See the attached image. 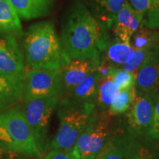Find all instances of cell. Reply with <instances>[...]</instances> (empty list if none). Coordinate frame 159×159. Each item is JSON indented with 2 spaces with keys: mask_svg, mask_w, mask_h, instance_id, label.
<instances>
[{
  "mask_svg": "<svg viewBox=\"0 0 159 159\" xmlns=\"http://www.w3.org/2000/svg\"><path fill=\"white\" fill-rule=\"evenodd\" d=\"M59 126L51 140L49 150L71 151L88 125L96 105L77 102L63 96L57 105Z\"/></svg>",
  "mask_w": 159,
  "mask_h": 159,
  "instance_id": "3957f363",
  "label": "cell"
},
{
  "mask_svg": "<svg viewBox=\"0 0 159 159\" xmlns=\"http://www.w3.org/2000/svg\"><path fill=\"white\" fill-rule=\"evenodd\" d=\"M20 39L26 64L30 69L61 70L71 61L50 21L29 26Z\"/></svg>",
  "mask_w": 159,
  "mask_h": 159,
  "instance_id": "7a4b0ae2",
  "label": "cell"
},
{
  "mask_svg": "<svg viewBox=\"0 0 159 159\" xmlns=\"http://www.w3.org/2000/svg\"><path fill=\"white\" fill-rule=\"evenodd\" d=\"M154 4L156 5H159V0H153Z\"/></svg>",
  "mask_w": 159,
  "mask_h": 159,
  "instance_id": "d6a6232c",
  "label": "cell"
},
{
  "mask_svg": "<svg viewBox=\"0 0 159 159\" xmlns=\"http://www.w3.org/2000/svg\"><path fill=\"white\" fill-rule=\"evenodd\" d=\"M16 159H42L37 158V157H33V156H25V155H19L17 157Z\"/></svg>",
  "mask_w": 159,
  "mask_h": 159,
  "instance_id": "1f68e13d",
  "label": "cell"
},
{
  "mask_svg": "<svg viewBox=\"0 0 159 159\" xmlns=\"http://www.w3.org/2000/svg\"><path fill=\"white\" fill-rule=\"evenodd\" d=\"M19 37L0 34V75L24 77L26 62Z\"/></svg>",
  "mask_w": 159,
  "mask_h": 159,
  "instance_id": "9c48e42d",
  "label": "cell"
},
{
  "mask_svg": "<svg viewBox=\"0 0 159 159\" xmlns=\"http://www.w3.org/2000/svg\"><path fill=\"white\" fill-rule=\"evenodd\" d=\"M99 62L89 59L71 60L61 69L63 96L70 94L77 85L96 70Z\"/></svg>",
  "mask_w": 159,
  "mask_h": 159,
  "instance_id": "7c38bea8",
  "label": "cell"
},
{
  "mask_svg": "<svg viewBox=\"0 0 159 159\" xmlns=\"http://www.w3.org/2000/svg\"><path fill=\"white\" fill-rule=\"evenodd\" d=\"M159 42L158 30L140 27L133 34L130 41L131 47L136 49L151 48Z\"/></svg>",
  "mask_w": 159,
  "mask_h": 159,
  "instance_id": "44dd1931",
  "label": "cell"
},
{
  "mask_svg": "<svg viewBox=\"0 0 159 159\" xmlns=\"http://www.w3.org/2000/svg\"><path fill=\"white\" fill-rule=\"evenodd\" d=\"M119 91L118 86L110 76L99 78L96 108L99 111H108L118 97Z\"/></svg>",
  "mask_w": 159,
  "mask_h": 159,
  "instance_id": "d6986e66",
  "label": "cell"
},
{
  "mask_svg": "<svg viewBox=\"0 0 159 159\" xmlns=\"http://www.w3.org/2000/svg\"><path fill=\"white\" fill-rule=\"evenodd\" d=\"M23 32L21 19L9 0H0V34L20 38Z\"/></svg>",
  "mask_w": 159,
  "mask_h": 159,
  "instance_id": "e0dca14e",
  "label": "cell"
},
{
  "mask_svg": "<svg viewBox=\"0 0 159 159\" xmlns=\"http://www.w3.org/2000/svg\"><path fill=\"white\" fill-rule=\"evenodd\" d=\"M42 159H77L71 151L49 150L43 156Z\"/></svg>",
  "mask_w": 159,
  "mask_h": 159,
  "instance_id": "f546056e",
  "label": "cell"
},
{
  "mask_svg": "<svg viewBox=\"0 0 159 159\" xmlns=\"http://www.w3.org/2000/svg\"><path fill=\"white\" fill-rule=\"evenodd\" d=\"M63 96L61 70L30 69L26 70L23 80L21 100Z\"/></svg>",
  "mask_w": 159,
  "mask_h": 159,
  "instance_id": "52a82bcc",
  "label": "cell"
},
{
  "mask_svg": "<svg viewBox=\"0 0 159 159\" xmlns=\"http://www.w3.org/2000/svg\"><path fill=\"white\" fill-rule=\"evenodd\" d=\"M110 77L119 90H127L135 85L136 75L124 70L122 68H114Z\"/></svg>",
  "mask_w": 159,
  "mask_h": 159,
  "instance_id": "d4e9b609",
  "label": "cell"
},
{
  "mask_svg": "<svg viewBox=\"0 0 159 159\" xmlns=\"http://www.w3.org/2000/svg\"><path fill=\"white\" fill-rule=\"evenodd\" d=\"M143 16L131 7L128 1L118 12L112 28L114 35L119 41L130 43L131 37L141 27Z\"/></svg>",
  "mask_w": 159,
  "mask_h": 159,
  "instance_id": "4fadbf2b",
  "label": "cell"
},
{
  "mask_svg": "<svg viewBox=\"0 0 159 159\" xmlns=\"http://www.w3.org/2000/svg\"><path fill=\"white\" fill-rule=\"evenodd\" d=\"M148 136L153 140L159 142V99L155 106L153 121Z\"/></svg>",
  "mask_w": 159,
  "mask_h": 159,
  "instance_id": "f1b7e54d",
  "label": "cell"
},
{
  "mask_svg": "<svg viewBox=\"0 0 159 159\" xmlns=\"http://www.w3.org/2000/svg\"><path fill=\"white\" fill-rule=\"evenodd\" d=\"M136 94L137 92L135 85L130 89L120 90L116 101L108 108V114L114 116L124 114L130 108Z\"/></svg>",
  "mask_w": 159,
  "mask_h": 159,
  "instance_id": "7402d4cb",
  "label": "cell"
},
{
  "mask_svg": "<svg viewBox=\"0 0 159 159\" xmlns=\"http://www.w3.org/2000/svg\"><path fill=\"white\" fill-rule=\"evenodd\" d=\"M134 51L130 43H127L117 39L111 41L103 52L102 55L109 60L113 66L116 68H122L130 55Z\"/></svg>",
  "mask_w": 159,
  "mask_h": 159,
  "instance_id": "ffe728a7",
  "label": "cell"
},
{
  "mask_svg": "<svg viewBox=\"0 0 159 159\" xmlns=\"http://www.w3.org/2000/svg\"><path fill=\"white\" fill-rule=\"evenodd\" d=\"M99 25L109 32L114 25L115 18L127 0H82Z\"/></svg>",
  "mask_w": 159,
  "mask_h": 159,
  "instance_id": "5bb4252c",
  "label": "cell"
},
{
  "mask_svg": "<svg viewBox=\"0 0 159 159\" xmlns=\"http://www.w3.org/2000/svg\"><path fill=\"white\" fill-rule=\"evenodd\" d=\"M20 19L33 20L47 16L54 8L55 0H9Z\"/></svg>",
  "mask_w": 159,
  "mask_h": 159,
  "instance_id": "9a60e30c",
  "label": "cell"
},
{
  "mask_svg": "<svg viewBox=\"0 0 159 159\" xmlns=\"http://www.w3.org/2000/svg\"><path fill=\"white\" fill-rule=\"evenodd\" d=\"M122 125L123 122L117 116L95 108L88 125L77 139L72 152L77 159H94Z\"/></svg>",
  "mask_w": 159,
  "mask_h": 159,
  "instance_id": "5b68a950",
  "label": "cell"
},
{
  "mask_svg": "<svg viewBox=\"0 0 159 159\" xmlns=\"http://www.w3.org/2000/svg\"><path fill=\"white\" fill-rule=\"evenodd\" d=\"M0 147L20 155L43 158L25 117L23 103L0 113Z\"/></svg>",
  "mask_w": 159,
  "mask_h": 159,
  "instance_id": "277c9868",
  "label": "cell"
},
{
  "mask_svg": "<svg viewBox=\"0 0 159 159\" xmlns=\"http://www.w3.org/2000/svg\"><path fill=\"white\" fill-rule=\"evenodd\" d=\"M141 27L159 30V5H154L143 15Z\"/></svg>",
  "mask_w": 159,
  "mask_h": 159,
  "instance_id": "484cf974",
  "label": "cell"
},
{
  "mask_svg": "<svg viewBox=\"0 0 159 159\" xmlns=\"http://www.w3.org/2000/svg\"><path fill=\"white\" fill-rule=\"evenodd\" d=\"M151 49H152V47L148 49L134 50L127 59L126 62L123 65L122 69L136 75L139 69L148 58L151 52Z\"/></svg>",
  "mask_w": 159,
  "mask_h": 159,
  "instance_id": "cb8c5ba5",
  "label": "cell"
},
{
  "mask_svg": "<svg viewBox=\"0 0 159 159\" xmlns=\"http://www.w3.org/2000/svg\"><path fill=\"white\" fill-rule=\"evenodd\" d=\"M61 41L71 60L100 61L110 35L93 16L82 0L71 4L63 24Z\"/></svg>",
  "mask_w": 159,
  "mask_h": 159,
  "instance_id": "6da1fadb",
  "label": "cell"
},
{
  "mask_svg": "<svg viewBox=\"0 0 159 159\" xmlns=\"http://www.w3.org/2000/svg\"><path fill=\"white\" fill-rule=\"evenodd\" d=\"M134 159H159V145L157 141L148 136L137 139Z\"/></svg>",
  "mask_w": 159,
  "mask_h": 159,
  "instance_id": "603a6c76",
  "label": "cell"
},
{
  "mask_svg": "<svg viewBox=\"0 0 159 159\" xmlns=\"http://www.w3.org/2000/svg\"><path fill=\"white\" fill-rule=\"evenodd\" d=\"M137 139L122 127L107 142L94 159H134Z\"/></svg>",
  "mask_w": 159,
  "mask_h": 159,
  "instance_id": "8fae6325",
  "label": "cell"
},
{
  "mask_svg": "<svg viewBox=\"0 0 159 159\" xmlns=\"http://www.w3.org/2000/svg\"><path fill=\"white\" fill-rule=\"evenodd\" d=\"M136 92L159 99V42L152 47L148 58L136 74Z\"/></svg>",
  "mask_w": 159,
  "mask_h": 159,
  "instance_id": "30bf717a",
  "label": "cell"
},
{
  "mask_svg": "<svg viewBox=\"0 0 159 159\" xmlns=\"http://www.w3.org/2000/svg\"><path fill=\"white\" fill-rule=\"evenodd\" d=\"M114 68H116V67H114L112 63L109 61V60L102 55L100 57V62H99L96 71L99 78H102V77L110 76Z\"/></svg>",
  "mask_w": 159,
  "mask_h": 159,
  "instance_id": "83f0119b",
  "label": "cell"
},
{
  "mask_svg": "<svg viewBox=\"0 0 159 159\" xmlns=\"http://www.w3.org/2000/svg\"><path fill=\"white\" fill-rule=\"evenodd\" d=\"M133 9L142 16L153 6V0H127Z\"/></svg>",
  "mask_w": 159,
  "mask_h": 159,
  "instance_id": "4316f807",
  "label": "cell"
},
{
  "mask_svg": "<svg viewBox=\"0 0 159 159\" xmlns=\"http://www.w3.org/2000/svg\"><path fill=\"white\" fill-rule=\"evenodd\" d=\"M24 77L0 75V113L21 99Z\"/></svg>",
  "mask_w": 159,
  "mask_h": 159,
  "instance_id": "2e32d148",
  "label": "cell"
},
{
  "mask_svg": "<svg viewBox=\"0 0 159 159\" xmlns=\"http://www.w3.org/2000/svg\"><path fill=\"white\" fill-rule=\"evenodd\" d=\"M60 99L55 97H47L23 102L25 117L42 157L50 148V123Z\"/></svg>",
  "mask_w": 159,
  "mask_h": 159,
  "instance_id": "8992f818",
  "label": "cell"
},
{
  "mask_svg": "<svg viewBox=\"0 0 159 159\" xmlns=\"http://www.w3.org/2000/svg\"><path fill=\"white\" fill-rule=\"evenodd\" d=\"M99 78L95 70L77 85L70 94L66 96L70 97L77 102L96 105Z\"/></svg>",
  "mask_w": 159,
  "mask_h": 159,
  "instance_id": "ac0fdd59",
  "label": "cell"
},
{
  "mask_svg": "<svg viewBox=\"0 0 159 159\" xmlns=\"http://www.w3.org/2000/svg\"><path fill=\"white\" fill-rule=\"evenodd\" d=\"M20 154L6 150L0 147V159H16Z\"/></svg>",
  "mask_w": 159,
  "mask_h": 159,
  "instance_id": "4dcf8cb0",
  "label": "cell"
},
{
  "mask_svg": "<svg viewBox=\"0 0 159 159\" xmlns=\"http://www.w3.org/2000/svg\"><path fill=\"white\" fill-rule=\"evenodd\" d=\"M158 98L137 93L122 122L126 130L136 139L148 136L153 121L155 106Z\"/></svg>",
  "mask_w": 159,
  "mask_h": 159,
  "instance_id": "ba28073f",
  "label": "cell"
}]
</instances>
